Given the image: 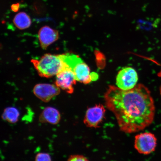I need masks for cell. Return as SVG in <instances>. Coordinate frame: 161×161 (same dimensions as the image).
I'll use <instances>...</instances> for the list:
<instances>
[{"label":"cell","mask_w":161,"mask_h":161,"mask_svg":"<svg viewBox=\"0 0 161 161\" xmlns=\"http://www.w3.org/2000/svg\"><path fill=\"white\" fill-rule=\"evenodd\" d=\"M106 108L114 114L120 130L132 134L153 121L155 106L150 91L142 84L128 90L110 86L104 94Z\"/></svg>","instance_id":"cell-1"},{"label":"cell","mask_w":161,"mask_h":161,"mask_svg":"<svg viewBox=\"0 0 161 161\" xmlns=\"http://www.w3.org/2000/svg\"><path fill=\"white\" fill-rule=\"evenodd\" d=\"M31 62L39 75L43 77H52L68 68L62 61L60 55L46 54L39 60L33 59Z\"/></svg>","instance_id":"cell-2"},{"label":"cell","mask_w":161,"mask_h":161,"mask_svg":"<svg viewBox=\"0 0 161 161\" xmlns=\"http://www.w3.org/2000/svg\"><path fill=\"white\" fill-rule=\"evenodd\" d=\"M138 80L136 70L131 67H126L119 72L116 76V84L120 89L128 90L135 87Z\"/></svg>","instance_id":"cell-4"},{"label":"cell","mask_w":161,"mask_h":161,"mask_svg":"<svg viewBox=\"0 0 161 161\" xmlns=\"http://www.w3.org/2000/svg\"><path fill=\"white\" fill-rule=\"evenodd\" d=\"M14 25L19 30L28 29L31 25V19L25 12H22L17 14L13 19Z\"/></svg>","instance_id":"cell-11"},{"label":"cell","mask_w":161,"mask_h":161,"mask_svg":"<svg viewBox=\"0 0 161 161\" xmlns=\"http://www.w3.org/2000/svg\"><path fill=\"white\" fill-rule=\"evenodd\" d=\"M61 119V115L59 110L56 108L47 107L43 110L40 114L39 121L42 123H48L52 125L59 123Z\"/></svg>","instance_id":"cell-10"},{"label":"cell","mask_w":161,"mask_h":161,"mask_svg":"<svg viewBox=\"0 0 161 161\" xmlns=\"http://www.w3.org/2000/svg\"><path fill=\"white\" fill-rule=\"evenodd\" d=\"M67 161H89L86 157L81 155H72L70 156Z\"/></svg>","instance_id":"cell-14"},{"label":"cell","mask_w":161,"mask_h":161,"mask_svg":"<svg viewBox=\"0 0 161 161\" xmlns=\"http://www.w3.org/2000/svg\"><path fill=\"white\" fill-rule=\"evenodd\" d=\"M35 161H52V159L47 153H40L36 155Z\"/></svg>","instance_id":"cell-13"},{"label":"cell","mask_w":161,"mask_h":161,"mask_svg":"<svg viewBox=\"0 0 161 161\" xmlns=\"http://www.w3.org/2000/svg\"><path fill=\"white\" fill-rule=\"evenodd\" d=\"M160 94L161 95V86L160 89Z\"/></svg>","instance_id":"cell-16"},{"label":"cell","mask_w":161,"mask_h":161,"mask_svg":"<svg viewBox=\"0 0 161 161\" xmlns=\"http://www.w3.org/2000/svg\"><path fill=\"white\" fill-rule=\"evenodd\" d=\"M19 3L14 4L11 6V9L14 12H17L19 10Z\"/></svg>","instance_id":"cell-15"},{"label":"cell","mask_w":161,"mask_h":161,"mask_svg":"<svg viewBox=\"0 0 161 161\" xmlns=\"http://www.w3.org/2000/svg\"><path fill=\"white\" fill-rule=\"evenodd\" d=\"M76 80L72 70L66 68L56 75L55 85L68 94L74 92V86Z\"/></svg>","instance_id":"cell-6"},{"label":"cell","mask_w":161,"mask_h":161,"mask_svg":"<svg viewBox=\"0 0 161 161\" xmlns=\"http://www.w3.org/2000/svg\"><path fill=\"white\" fill-rule=\"evenodd\" d=\"M106 112L105 108L101 104L88 108L84 119V124L88 128H100L105 118Z\"/></svg>","instance_id":"cell-5"},{"label":"cell","mask_w":161,"mask_h":161,"mask_svg":"<svg viewBox=\"0 0 161 161\" xmlns=\"http://www.w3.org/2000/svg\"><path fill=\"white\" fill-rule=\"evenodd\" d=\"M157 144L155 135L150 132L141 133L136 135L134 141V148L139 153L150 154L154 152Z\"/></svg>","instance_id":"cell-3"},{"label":"cell","mask_w":161,"mask_h":161,"mask_svg":"<svg viewBox=\"0 0 161 161\" xmlns=\"http://www.w3.org/2000/svg\"><path fill=\"white\" fill-rule=\"evenodd\" d=\"M19 116V112L17 108L9 107L6 108L4 110L1 117L4 120L10 123L14 124L18 122Z\"/></svg>","instance_id":"cell-12"},{"label":"cell","mask_w":161,"mask_h":161,"mask_svg":"<svg viewBox=\"0 0 161 161\" xmlns=\"http://www.w3.org/2000/svg\"><path fill=\"white\" fill-rule=\"evenodd\" d=\"M60 88L56 85L49 84H39L33 89L36 97L42 101L47 103L60 93Z\"/></svg>","instance_id":"cell-7"},{"label":"cell","mask_w":161,"mask_h":161,"mask_svg":"<svg viewBox=\"0 0 161 161\" xmlns=\"http://www.w3.org/2000/svg\"><path fill=\"white\" fill-rule=\"evenodd\" d=\"M72 70L77 81L84 84H89L92 81L90 68L82 59L75 64Z\"/></svg>","instance_id":"cell-9"},{"label":"cell","mask_w":161,"mask_h":161,"mask_svg":"<svg viewBox=\"0 0 161 161\" xmlns=\"http://www.w3.org/2000/svg\"><path fill=\"white\" fill-rule=\"evenodd\" d=\"M59 32L48 26H45L40 29L38 37L42 49L46 50L57 41L59 38Z\"/></svg>","instance_id":"cell-8"}]
</instances>
